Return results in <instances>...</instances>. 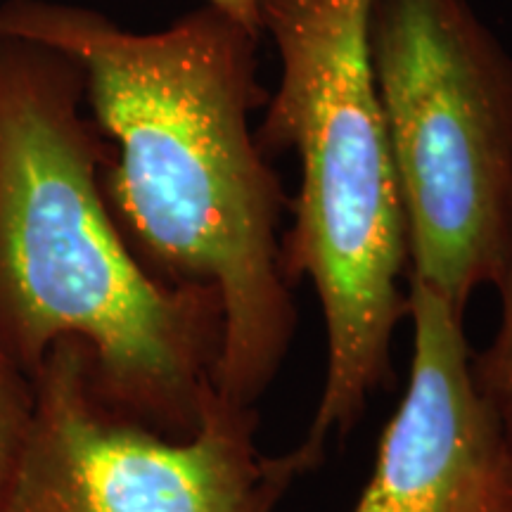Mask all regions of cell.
<instances>
[{
  "mask_svg": "<svg viewBox=\"0 0 512 512\" xmlns=\"http://www.w3.org/2000/svg\"><path fill=\"white\" fill-rule=\"evenodd\" d=\"M34 392L29 444L0 512H275L325 460L309 441L268 456L256 444V408L216 387L197 432L166 437L100 399L76 339L48 351Z\"/></svg>",
  "mask_w": 512,
  "mask_h": 512,
  "instance_id": "cell-5",
  "label": "cell"
},
{
  "mask_svg": "<svg viewBox=\"0 0 512 512\" xmlns=\"http://www.w3.org/2000/svg\"><path fill=\"white\" fill-rule=\"evenodd\" d=\"M34 411V380L0 351V510L27 451Z\"/></svg>",
  "mask_w": 512,
  "mask_h": 512,
  "instance_id": "cell-8",
  "label": "cell"
},
{
  "mask_svg": "<svg viewBox=\"0 0 512 512\" xmlns=\"http://www.w3.org/2000/svg\"><path fill=\"white\" fill-rule=\"evenodd\" d=\"M259 5L280 83L256 140L268 157L292 150L302 169L283 261L292 285L311 280L323 309L328 366L304 441L325 451L354 430L370 394L392 387V337L408 316V226L370 62L373 0Z\"/></svg>",
  "mask_w": 512,
  "mask_h": 512,
  "instance_id": "cell-3",
  "label": "cell"
},
{
  "mask_svg": "<svg viewBox=\"0 0 512 512\" xmlns=\"http://www.w3.org/2000/svg\"><path fill=\"white\" fill-rule=\"evenodd\" d=\"M0 36L41 43L81 69L107 145L100 181L114 223L157 280L219 294L214 387L254 406L297 328L283 261L287 200L249 124L268 102L259 34L209 5L166 29L131 31L83 5L3 0Z\"/></svg>",
  "mask_w": 512,
  "mask_h": 512,
  "instance_id": "cell-1",
  "label": "cell"
},
{
  "mask_svg": "<svg viewBox=\"0 0 512 512\" xmlns=\"http://www.w3.org/2000/svg\"><path fill=\"white\" fill-rule=\"evenodd\" d=\"M368 43L408 280L465 313L512 233V55L467 0H373Z\"/></svg>",
  "mask_w": 512,
  "mask_h": 512,
  "instance_id": "cell-4",
  "label": "cell"
},
{
  "mask_svg": "<svg viewBox=\"0 0 512 512\" xmlns=\"http://www.w3.org/2000/svg\"><path fill=\"white\" fill-rule=\"evenodd\" d=\"M463 316L408 280L411 380L354 512H512V451L472 382Z\"/></svg>",
  "mask_w": 512,
  "mask_h": 512,
  "instance_id": "cell-6",
  "label": "cell"
},
{
  "mask_svg": "<svg viewBox=\"0 0 512 512\" xmlns=\"http://www.w3.org/2000/svg\"><path fill=\"white\" fill-rule=\"evenodd\" d=\"M105 159L81 69L0 36V351L34 380L76 339L102 401L188 439L214 389L221 299L145 271L107 207Z\"/></svg>",
  "mask_w": 512,
  "mask_h": 512,
  "instance_id": "cell-2",
  "label": "cell"
},
{
  "mask_svg": "<svg viewBox=\"0 0 512 512\" xmlns=\"http://www.w3.org/2000/svg\"><path fill=\"white\" fill-rule=\"evenodd\" d=\"M494 287L501 299V318L489 347L482 354L472 356L470 373L475 389L489 406L501 427L505 444L512 451V233Z\"/></svg>",
  "mask_w": 512,
  "mask_h": 512,
  "instance_id": "cell-7",
  "label": "cell"
},
{
  "mask_svg": "<svg viewBox=\"0 0 512 512\" xmlns=\"http://www.w3.org/2000/svg\"><path fill=\"white\" fill-rule=\"evenodd\" d=\"M209 8L223 12L249 31L261 36V5L259 0H204Z\"/></svg>",
  "mask_w": 512,
  "mask_h": 512,
  "instance_id": "cell-9",
  "label": "cell"
}]
</instances>
